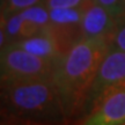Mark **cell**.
I'll use <instances>...</instances> for the list:
<instances>
[{"label":"cell","mask_w":125,"mask_h":125,"mask_svg":"<svg viewBox=\"0 0 125 125\" xmlns=\"http://www.w3.org/2000/svg\"><path fill=\"white\" fill-rule=\"evenodd\" d=\"M123 15H125V8H124V13H123ZM123 15H122V16H123Z\"/></svg>","instance_id":"2e32d148"},{"label":"cell","mask_w":125,"mask_h":125,"mask_svg":"<svg viewBox=\"0 0 125 125\" xmlns=\"http://www.w3.org/2000/svg\"><path fill=\"white\" fill-rule=\"evenodd\" d=\"M78 124L125 125V88L109 94Z\"/></svg>","instance_id":"ba28073f"},{"label":"cell","mask_w":125,"mask_h":125,"mask_svg":"<svg viewBox=\"0 0 125 125\" xmlns=\"http://www.w3.org/2000/svg\"><path fill=\"white\" fill-rule=\"evenodd\" d=\"M49 9L62 7H76L85 2V0H42Z\"/></svg>","instance_id":"4fadbf2b"},{"label":"cell","mask_w":125,"mask_h":125,"mask_svg":"<svg viewBox=\"0 0 125 125\" xmlns=\"http://www.w3.org/2000/svg\"><path fill=\"white\" fill-rule=\"evenodd\" d=\"M118 19L94 0L83 2L81 40H110Z\"/></svg>","instance_id":"52a82bcc"},{"label":"cell","mask_w":125,"mask_h":125,"mask_svg":"<svg viewBox=\"0 0 125 125\" xmlns=\"http://www.w3.org/2000/svg\"><path fill=\"white\" fill-rule=\"evenodd\" d=\"M41 0H6L2 8L4 15H8L10 13H14L19 9H22L24 7H28L30 5H34Z\"/></svg>","instance_id":"7c38bea8"},{"label":"cell","mask_w":125,"mask_h":125,"mask_svg":"<svg viewBox=\"0 0 125 125\" xmlns=\"http://www.w3.org/2000/svg\"><path fill=\"white\" fill-rule=\"evenodd\" d=\"M0 124H10L9 119L6 117V115L4 114V111L1 110V108H0Z\"/></svg>","instance_id":"9a60e30c"},{"label":"cell","mask_w":125,"mask_h":125,"mask_svg":"<svg viewBox=\"0 0 125 125\" xmlns=\"http://www.w3.org/2000/svg\"><path fill=\"white\" fill-rule=\"evenodd\" d=\"M109 44L125 51V15L118 18L117 20L116 27L109 40Z\"/></svg>","instance_id":"30bf717a"},{"label":"cell","mask_w":125,"mask_h":125,"mask_svg":"<svg viewBox=\"0 0 125 125\" xmlns=\"http://www.w3.org/2000/svg\"><path fill=\"white\" fill-rule=\"evenodd\" d=\"M12 44H15L19 48L26 50L35 56H38L41 58L54 62H58L62 56L57 45V42L49 29L41 30L27 38L14 42Z\"/></svg>","instance_id":"9c48e42d"},{"label":"cell","mask_w":125,"mask_h":125,"mask_svg":"<svg viewBox=\"0 0 125 125\" xmlns=\"http://www.w3.org/2000/svg\"><path fill=\"white\" fill-rule=\"evenodd\" d=\"M0 108L10 124L67 122L52 78L0 82Z\"/></svg>","instance_id":"6da1fadb"},{"label":"cell","mask_w":125,"mask_h":125,"mask_svg":"<svg viewBox=\"0 0 125 125\" xmlns=\"http://www.w3.org/2000/svg\"><path fill=\"white\" fill-rule=\"evenodd\" d=\"M108 48V40H80L56 64L52 80L67 121L79 118L86 93Z\"/></svg>","instance_id":"7a4b0ae2"},{"label":"cell","mask_w":125,"mask_h":125,"mask_svg":"<svg viewBox=\"0 0 125 125\" xmlns=\"http://www.w3.org/2000/svg\"><path fill=\"white\" fill-rule=\"evenodd\" d=\"M57 62L46 60L7 43L0 52V82L35 78H52Z\"/></svg>","instance_id":"277c9868"},{"label":"cell","mask_w":125,"mask_h":125,"mask_svg":"<svg viewBox=\"0 0 125 125\" xmlns=\"http://www.w3.org/2000/svg\"><path fill=\"white\" fill-rule=\"evenodd\" d=\"M98 5L108 9L115 18H121L124 13L125 0H94Z\"/></svg>","instance_id":"8fae6325"},{"label":"cell","mask_w":125,"mask_h":125,"mask_svg":"<svg viewBox=\"0 0 125 125\" xmlns=\"http://www.w3.org/2000/svg\"><path fill=\"white\" fill-rule=\"evenodd\" d=\"M125 88V51L109 44L89 88L76 123L88 116L109 94Z\"/></svg>","instance_id":"3957f363"},{"label":"cell","mask_w":125,"mask_h":125,"mask_svg":"<svg viewBox=\"0 0 125 125\" xmlns=\"http://www.w3.org/2000/svg\"><path fill=\"white\" fill-rule=\"evenodd\" d=\"M6 42L14 43L49 28L50 9L44 1H38L14 13L4 15ZM6 43V44H7Z\"/></svg>","instance_id":"5b68a950"},{"label":"cell","mask_w":125,"mask_h":125,"mask_svg":"<svg viewBox=\"0 0 125 125\" xmlns=\"http://www.w3.org/2000/svg\"><path fill=\"white\" fill-rule=\"evenodd\" d=\"M6 34H5V20L4 13H2V7H0V52L6 45Z\"/></svg>","instance_id":"5bb4252c"},{"label":"cell","mask_w":125,"mask_h":125,"mask_svg":"<svg viewBox=\"0 0 125 125\" xmlns=\"http://www.w3.org/2000/svg\"><path fill=\"white\" fill-rule=\"evenodd\" d=\"M82 14L83 4L76 7L50 9V23L48 29L52 34L62 54L66 53L81 40Z\"/></svg>","instance_id":"8992f818"}]
</instances>
